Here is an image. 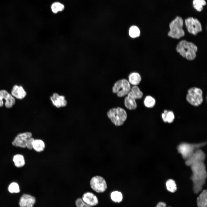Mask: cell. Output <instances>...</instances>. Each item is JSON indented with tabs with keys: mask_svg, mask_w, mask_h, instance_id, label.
<instances>
[{
	"mask_svg": "<svg viewBox=\"0 0 207 207\" xmlns=\"http://www.w3.org/2000/svg\"><path fill=\"white\" fill-rule=\"evenodd\" d=\"M192 174L191 179L195 193H199L202 190L207 177V172L204 162L197 163L190 166Z\"/></svg>",
	"mask_w": 207,
	"mask_h": 207,
	"instance_id": "1",
	"label": "cell"
},
{
	"mask_svg": "<svg viewBox=\"0 0 207 207\" xmlns=\"http://www.w3.org/2000/svg\"><path fill=\"white\" fill-rule=\"evenodd\" d=\"M176 49L183 57L187 60H192L196 57L198 48L193 43L183 40L177 45Z\"/></svg>",
	"mask_w": 207,
	"mask_h": 207,
	"instance_id": "2",
	"label": "cell"
},
{
	"mask_svg": "<svg viewBox=\"0 0 207 207\" xmlns=\"http://www.w3.org/2000/svg\"><path fill=\"white\" fill-rule=\"evenodd\" d=\"M107 115L112 122L116 126L122 125L127 118L126 111L120 107L110 109L107 113Z\"/></svg>",
	"mask_w": 207,
	"mask_h": 207,
	"instance_id": "3",
	"label": "cell"
},
{
	"mask_svg": "<svg viewBox=\"0 0 207 207\" xmlns=\"http://www.w3.org/2000/svg\"><path fill=\"white\" fill-rule=\"evenodd\" d=\"M183 20L180 16H177L170 23V30L168 35L174 39H179L183 37L185 32L183 29Z\"/></svg>",
	"mask_w": 207,
	"mask_h": 207,
	"instance_id": "4",
	"label": "cell"
},
{
	"mask_svg": "<svg viewBox=\"0 0 207 207\" xmlns=\"http://www.w3.org/2000/svg\"><path fill=\"white\" fill-rule=\"evenodd\" d=\"M206 142L198 143H189L185 142L181 143L177 147L178 151L180 154L183 158L186 160L198 149L204 146Z\"/></svg>",
	"mask_w": 207,
	"mask_h": 207,
	"instance_id": "5",
	"label": "cell"
},
{
	"mask_svg": "<svg viewBox=\"0 0 207 207\" xmlns=\"http://www.w3.org/2000/svg\"><path fill=\"white\" fill-rule=\"evenodd\" d=\"M203 92L200 88L193 87L190 88L187 91L186 99L191 105L197 107L201 104L203 101Z\"/></svg>",
	"mask_w": 207,
	"mask_h": 207,
	"instance_id": "6",
	"label": "cell"
},
{
	"mask_svg": "<svg viewBox=\"0 0 207 207\" xmlns=\"http://www.w3.org/2000/svg\"><path fill=\"white\" fill-rule=\"evenodd\" d=\"M131 87L129 81L125 79H122L116 81L112 88L113 93L117 94L119 97L127 95L130 92Z\"/></svg>",
	"mask_w": 207,
	"mask_h": 207,
	"instance_id": "7",
	"label": "cell"
},
{
	"mask_svg": "<svg viewBox=\"0 0 207 207\" xmlns=\"http://www.w3.org/2000/svg\"><path fill=\"white\" fill-rule=\"evenodd\" d=\"M90 185L93 190L99 193L104 192L107 188V184L105 179L99 176L93 177L90 180Z\"/></svg>",
	"mask_w": 207,
	"mask_h": 207,
	"instance_id": "8",
	"label": "cell"
},
{
	"mask_svg": "<svg viewBox=\"0 0 207 207\" xmlns=\"http://www.w3.org/2000/svg\"><path fill=\"white\" fill-rule=\"evenodd\" d=\"M185 24L188 32L192 34L196 35L202 31L201 24L196 18L189 17L185 20Z\"/></svg>",
	"mask_w": 207,
	"mask_h": 207,
	"instance_id": "9",
	"label": "cell"
},
{
	"mask_svg": "<svg viewBox=\"0 0 207 207\" xmlns=\"http://www.w3.org/2000/svg\"><path fill=\"white\" fill-rule=\"evenodd\" d=\"M32 133L30 132L20 133L15 137L12 142V144L15 147L26 148L28 140L32 137Z\"/></svg>",
	"mask_w": 207,
	"mask_h": 207,
	"instance_id": "10",
	"label": "cell"
},
{
	"mask_svg": "<svg viewBox=\"0 0 207 207\" xmlns=\"http://www.w3.org/2000/svg\"><path fill=\"white\" fill-rule=\"evenodd\" d=\"M5 101V106L7 108H12L15 104L16 100L11 94L5 90H0V107L3 106Z\"/></svg>",
	"mask_w": 207,
	"mask_h": 207,
	"instance_id": "11",
	"label": "cell"
},
{
	"mask_svg": "<svg viewBox=\"0 0 207 207\" xmlns=\"http://www.w3.org/2000/svg\"><path fill=\"white\" fill-rule=\"evenodd\" d=\"M206 158L204 153L200 149L194 152L189 158L185 160V164L187 166L204 162Z\"/></svg>",
	"mask_w": 207,
	"mask_h": 207,
	"instance_id": "12",
	"label": "cell"
},
{
	"mask_svg": "<svg viewBox=\"0 0 207 207\" xmlns=\"http://www.w3.org/2000/svg\"><path fill=\"white\" fill-rule=\"evenodd\" d=\"M36 201L34 197L30 195L24 194L20 198L19 205L20 207H33Z\"/></svg>",
	"mask_w": 207,
	"mask_h": 207,
	"instance_id": "13",
	"label": "cell"
},
{
	"mask_svg": "<svg viewBox=\"0 0 207 207\" xmlns=\"http://www.w3.org/2000/svg\"><path fill=\"white\" fill-rule=\"evenodd\" d=\"M81 199L85 203L91 207L97 205L99 203L97 197L91 192H87L84 193Z\"/></svg>",
	"mask_w": 207,
	"mask_h": 207,
	"instance_id": "14",
	"label": "cell"
},
{
	"mask_svg": "<svg viewBox=\"0 0 207 207\" xmlns=\"http://www.w3.org/2000/svg\"><path fill=\"white\" fill-rule=\"evenodd\" d=\"M50 99L53 105L57 108L66 106L67 101L64 96L59 95L56 93H54L50 97Z\"/></svg>",
	"mask_w": 207,
	"mask_h": 207,
	"instance_id": "15",
	"label": "cell"
},
{
	"mask_svg": "<svg viewBox=\"0 0 207 207\" xmlns=\"http://www.w3.org/2000/svg\"><path fill=\"white\" fill-rule=\"evenodd\" d=\"M11 94L15 98L21 100L25 97L27 93L21 86L15 85L11 90Z\"/></svg>",
	"mask_w": 207,
	"mask_h": 207,
	"instance_id": "16",
	"label": "cell"
},
{
	"mask_svg": "<svg viewBox=\"0 0 207 207\" xmlns=\"http://www.w3.org/2000/svg\"><path fill=\"white\" fill-rule=\"evenodd\" d=\"M124 104L125 107L130 110H134L137 107L136 99L130 92L124 98Z\"/></svg>",
	"mask_w": 207,
	"mask_h": 207,
	"instance_id": "17",
	"label": "cell"
},
{
	"mask_svg": "<svg viewBox=\"0 0 207 207\" xmlns=\"http://www.w3.org/2000/svg\"><path fill=\"white\" fill-rule=\"evenodd\" d=\"M204 190L201 193L197 199V203L198 207H207V192Z\"/></svg>",
	"mask_w": 207,
	"mask_h": 207,
	"instance_id": "18",
	"label": "cell"
},
{
	"mask_svg": "<svg viewBox=\"0 0 207 207\" xmlns=\"http://www.w3.org/2000/svg\"><path fill=\"white\" fill-rule=\"evenodd\" d=\"M141 80L140 74L136 72L131 73L129 76V82L130 84L137 85L139 84Z\"/></svg>",
	"mask_w": 207,
	"mask_h": 207,
	"instance_id": "19",
	"label": "cell"
},
{
	"mask_svg": "<svg viewBox=\"0 0 207 207\" xmlns=\"http://www.w3.org/2000/svg\"><path fill=\"white\" fill-rule=\"evenodd\" d=\"M162 117L164 122L171 123L173 122L175 116L172 111L165 110L162 114Z\"/></svg>",
	"mask_w": 207,
	"mask_h": 207,
	"instance_id": "20",
	"label": "cell"
},
{
	"mask_svg": "<svg viewBox=\"0 0 207 207\" xmlns=\"http://www.w3.org/2000/svg\"><path fill=\"white\" fill-rule=\"evenodd\" d=\"M45 147L44 142L41 139H34L33 144V149L36 152H41L43 151Z\"/></svg>",
	"mask_w": 207,
	"mask_h": 207,
	"instance_id": "21",
	"label": "cell"
},
{
	"mask_svg": "<svg viewBox=\"0 0 207 207\" xmlns=\"http://www.w3.org/2000/svg\"><path fill=\"white\" fill-rule=\"evenodd\" d=\"M13 160L15 165L18 168L23 167L25 164L24 157L21 154L15 155L14 156Z\"/></svg>",
	"mask_w": 207,
	"mask_h": 207,
	"instance_id": "22",
	"label": "cell"
},
{
	"mask_svg": "<svg viewBox=\"0 0 207 207\" xmlns=\"http://www.w3.org/2000/svg\"><path fill=\"white\" fill-rule=\"evenodd\" d=\"M110 198L112 200L116 203H120L123 200V195L120 191H112L110 194Z\"/></svg>",
	"mask_w": 207,
	"mask_h": 207,
	"instance_id": "23",
	"label": "cell"
},
{
	"mask_svg": "<svg viewBox=\"0 0 207 207\" xmlns=\"http://www.w3.org/2000/svg\"><path fill=\"white\" fill-rule=\"evenodd\" d=\"M130 92L136 99H140L143 96V93L137 85H134L131 87Z\"/></svg>",
	"mask_w": 207,
	"mask_h": 207,
	"instance_id": "24",
	"label": "cell"
},
{
	"mask_svg": "<svg viewBox=\"0 0 207 207\" xmlns=\"http://www.w3.org/2000/svg\"><path fill=\"white\" fill-rule=\"evenodd\" d=\"M193 8L197 11L200 12L203 9V6L206 4L205 0H193Z\"/></svg>",
	"mask_w": 207,
	"mask_h": 207,
	"instance_id": "25",
	"label": "cell"
},
{
	"mask_svg": "<svg viewBox=\"0 0 207 207\" xmlns=\"http://www.w3.org/2000/svg\"><path fill=\"white\" fill-rule=\"evenodd\" d=\"M145 106L147 108H151L153 107L156 104V100L152 96L150 95L146 96L144 100Z\"/></svg>",
	"mask_w": 207,
	"mask_h": 207,
	"instance_id": "26",
	"label": "cell"
},
{
	"mask_svg": "<svg viewBox=\"0 0 207 207\" xmlns=\"http://www.w3.org/2000/svg\"><path fill=\"white\" fill-rule=\"evenodd\" d=\"M140 33L139 29L136 26H132L129 28V34L132 38H134L139 37L140 35Z\"/></svg>",
	"mask_w": 207,
	"mask_h": 207,
	"instance_id": "27",
	"label": "cell"
},
{
	"mask_svg": "<svg viewBox=\"0 0 207 207\" xmlns=\"http://www.w3.org/2000/svg\"><path fill=\"white\" fill-rule=\"evenodd\" d=\"M166 186L167 190L172 193L175 192L177 190L176 183L172 179L168 180L166 182Z\"/></svg>",
	"mask_w": 207,
	"mask_h": 207,
	"instance_id": "28",
	"label": "cell"
},
{
	"mask_svg": "<svg viewBox=\"0 0 207 207\" xmlns=\"http://www.w3.org/2000/svg\"><path fill=\"white\" fill-rule=\"evenodd\" d=\"M64 5L62 3L58 2L53 3L51 6V10L52 12L54 13L62 11L64 10Z\"/></svg>",
	"mask_w": 207,
	"mask_h": 207,
	"instance_id": "29",
	"label": "cell"
},
{
	"mask_svg": "<svg viewBox=\"0 0 207 207\" xmlns=\"http://www.w3.org/2000/svg\"><path fill=\"white\" fill-rule=\"evenodd\" d=\"M9 191L11 193H18L20 191L18 185L16 182L11 183L8 187Z\"/></svg>",
	"mask_w": 207,
	"mask_h": 207,
	"instance_id": "30",
	"label": "cell"
},
{
	"mask_svg": "<svg viewBox=\"0 0 207 207\" xmlns=\"http://www.w3.org/2000/svg\"><path fill=\"white\" fill-rule=\"evenodd\" d=\"M75 203L76 207H92L85 203L81 198H77Z\"/></svg>",
	"mask_w": 207,
	"mask_h": 207,
	"instance_id": "31",
	"label": "cell"
},
{
	"mask_svg": "<svg viewBox=\"0 0 207 207\" xmlns=\"http://www.w3.org/2000/svg\"><path fill=\"white\" fill-rule=\"evenodd\" d=\"M34 139L32 137L28 141L26 145V147L29 150L33 149V144Z\"/></svg>",
	"mask_w": 207,
	"mask_h": 207,
	"instance_id": "32",
	"label": "cell"
},
{
	"mask_svg": "<svg viewBox=\"0 0 207 207\" xmlns=\"http://www.w3.org/2000/svg\"><path fill=\"white\" fill-rule=\"evenodd\" d=\"M156 207H166V204L165 203L163 202H160L158 204Z\"/></svg>",
	"mask_w": 207,
	"mask_h": 207,
	"instance_id": "33",
	"label": "cell"
}]
</instances>
